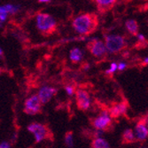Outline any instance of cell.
<instances>
[{"label": "cell", "mask_w": 148, "mask_h": 148, "mask_svg": "<svg viewBox=\"0 0 148 148\" xmlns=\"http://www.w3.org/2000/svg\"><path fill=\"white\" fill-rule=\"evenodd\" d=\"M66 92H68L69 95H72V94L74 93V88L72 86H66Z\"/></svg>", "instance_id": "cell-19"}, {"label": "cell", "mask_w": 148, "mask_h": 148, "mask_svg": "<svg viewBox=\"0 0 148 148\" xmlns=\"http://www.w3.org/2000/svg\"><path fill=\"white\" fill-rule=\"evenodd\" d=\"M125 26H126L128 31L131 35H133V36L138 35V24L135 20H128L125 23Z\"/></svg>", "instance_id": "cell-13"}, {"label": "cell", "mask_w": 148, "mask_h": 148, "mask_svg": "<svg viewBox=\"0 0 148 148\" xmlns=\"http://www.w3.org/2000/svg\"><path fill=\"white\" fill-rule=\"evenodd\" d=\"M87 47L91 52V54L97 58H101L102 56L105 55V53L106 51L105 44L98 39L92 40V41L89 42Z\"/></svg>", "instance_id": "cell-7"}, {"label": "cell", "mask_w": 148, "mask_h": 148, "mask_svg": "<svg viewBox=\"0 0 148 148\" xmlns=\"http://www.w3.org/2000/svg\"><path fill=\"white\" fill-rule=\"evenodd\" d=\"M65 144L69 148H72L74 145L73 142V132L72 131H68L65 135Z\"/></svg>", "instance_id": "cell-17"}, {"label": "cell", "mask_w": 148, "mask_h": 148, "mask_svg": "<svg viewBox=\"0 0 148 148\" xmlns=\"http://www.w3.org/2000/svg\"><path fill=\"white\" fill-rule=\"evenodd\" d=\"M126 111H127V105L125 103H120L112 107L109 114L112 117H119L120 115L123 114Z\"/></svg>", "instance_id": "cell-12"}, {"label": "cell", "mask_w": 148, "mask_h": 148, "mask_svg": "<svg viewBox=\"0 0 148 148\" xmlns=\"http://www.w3.org/2000/svg\"><path fill=\"white\" fill-rule=\"evenodd\" d=\"M138 39L140 40V41H145V36H144L143 35L138 34Z\"/></svg>", "instance_id": "cell-22"}, {"label": "cell", "mask_w": 148, "mask_h": 148, "mask_svg": "<svg viewBox=\"0 0 148 148\" xmlns=\"http://www.w3.org/2000/svg\"><path fill=\"white\" fill-rule=\"evenodd\" d=\"M116 69H117V65H116V63H112L111 66H110V69L107 70L106 73V74H113L114 72H115Z\"/></svg>", "instance_id": "cell-18"}, {"label": "cell", "mask_w": 148, "mask_h": 148, "mask_svg": "<svg viewBox=\"0 0 148 148\" xmlns=\"http://www.w3.org/2000/svg\"><path fill=\"white\" fill-rule=\"evenodd\" d=\"M126 45L124 37L121 36L110 35L106 37V49L111 53H117L121 51L125 48Z\"/></svg>", "instance_id": "cell-3"}, {"label": "cell", "mask_w": 148, "mask_h": 148, "mask_svg": "<svg viewBox=\"0 0 148 148\" xmlns=\"http://www.w3.org/2000/svg\"><path fill=\"white\" fill-rule=\"evenodd\" d=\"M47 2H50L49 0H40L39 3H47Z\"/></svg>", "instance_id": "cell-23"}, {"label": "cell", "mask_w": 148, "mask_h": 148, "mask_svg": "<svg viewBox=\"0 0 148 148\" xmlns=\"http://www.w3.org/2000/svg\"><path fill=\"white\" fill-rule=\"evenodd\" d=\"M0 148H10V145L7 142H3L0 144Z\"/></svg>", "instance_id": "cell-21"}, {"label": "cell", "mask_w": 148, "mask_h": 148, "mask_svg": "<svg viewBox=\"0 0 148 148\" xmlns=\"http://www.w3.org/2000/svg\"><path fill=\"white\" fill-rule=\"evenodd\" d=\"M123 143H126V144L132 143L135 141V137H134V133L132 130L128 129L124 130V132L123 133Z\"/></svg>", "instance_id": "cell-16"}, {"label": "cell", "mask_w": 148, "mask_h": 148, "mask_svg": "<svg viewBox=\"0 0 148 148\" xmlns=\"http://www.w3.org/2000/svg\"><path fill=\"white\" fill-rule=\"evenodd\" d=\"M2 54H3V51L1 48H0V56H2Z\"/></svg>", "instance_id": "cell-24"}, {"label": "cell", "mask_w": 148, "mask_h": 148, "mask_svg": "<svg viewBox=\"0 0 148 148\" xmlns=\"http://www.w3.org/2000/svg\"><path fill=\"white\" fill-rule=\"evenodd\" d=\"M91 147L92 148H110V145L104 138H98L92 141Z\"/></svg>", "instance_id": "cell-15"}, {"label": "cell", "mask_w": 148, "mask_h": 148, "mask_svg": "<svg viewBox=\"0 0 148 148\" xmlns=\"http://www.w3.org/2000/svg\"><path fill=\"white\" fill-rule=\"evenodd\" d=\"M96 3L98 10L100 12L105 13L106 12L111 10L114 7L115 1L114 0H98V1H96Z\"/></svg>", "instance_id": "cell-11"}, {"label": "cell", "mask_w": 148, "mask_h": 148, "mask_svg": "<svg viewBox=\"0 0 148 148\" xmlns=\"http://www.w3.org/2000/svg\"><path fill=\"white\" fill-rule=\"evenodd\" d=\"M99 21L94 13H84L76 17L73 21V28L82 35H90L96 30Z\"/></svg>", "instance_id": "cell-1"}, {"label": "cell", "mask_w": 148, "mask_h": 148, "mask_svg": "<svg viewBox=\"0 0 148 148\" xmlns=\"http://www.w3.org/2000/svg\"><path fill=\"white\" fill-rule=\"evenodd\" d=\"M111 124V119L106 112H103L99 117H97L93 122V126L97 130H106Z\"/></svg>", "instance_id": "cell-8"}, {"label": "cell", "mask_w": 148, "mask_h": 148, "mask_svg": "<svg viewBox=\"0 0 148 148\" xmlns=\"http://www.w3.org/2000/svg\"><path fill=\"white\" fill-rule=\"evenodd\" d=\"M28 130L29 131L34 134L36 141L37 143L49 138V136L51 135V131L49 130V129L45 125L41 123H31L28 126Z\"/></svg>", "instance_id": "cell-4"}, {"label": "cell", "mask_w": 148, "mask_h": 148, "mask_svg": "<svg viewBox=\"0 0 148 148\" xmlns=\"http://www.w3.org/2000/svg\"><path fill=\"white\" fill-rule=\"evenodd\" d=\"M41 111V102H40L37 95H33L25 101L24 112L28 114H36Z\"/></svg>", "instance_id": "cell-5"}, {"label": "cell", "mask_w": 148, "mask_h": 148, "mask_svg": "<svg viewBox=\"0 0 148 148\" xmlns=\"http://www.w3.org/2000/svg\"><path fill=\"white\" fill-rule=\"evenodd\" d=\"M83 59V52L78 48H74L70 51V60L73 63H77Z\"/></svg>", "instance_id": "cell-14"}, {"label": "cell", "mask_w": 148, "mask_h": 148, "mask_svg": "<svg viewBox=\"0 0 148 148\" xmlns=\"http://www.w3.org/2000/svg\"><path fill=\"white\" fill-rule=\"evenodd\" d=\"M126 68V64L123 63V62H121L118 66H117V69L119 70H124V69Z\"/></svg>", "instance_id": "cell-20"}, {"label": "cell", "mask_w": 148, "mask_h": 148, "mask_svg": "<svg viewBox=\"0 0 148 148\" xmlns=\"http://www.w3.org/2000/svg\"><path fill=\"white\" fill-rule=\"evenodd\" d=\"M56 93H57L56 89L51 88V87H48V86H45V87L40 89L37 97H38L40 102L43 103V104H45V103H48Z\"/></svg>", "instance_id": "cell-9"}, {"label": "cell", "mask_w": 148, "mask_h": 148, "mask_svg": "<svg viewBox=\"0 0 148 148\" xmlns=\"http://www.w3.org/2000/svg\"><path fill=\"white\" fill-rule=\"evenodd\" d=\"M36 27L43 35L49 36L55 31L57 23L54 18L48 13H39L36 16Z\"/></svg>", "instance_id": "cell-2"}, {"label": "cell", "mask_w": 148, "mask_h": 148, "mask_svg": "<svg viewBox=\"0 0 148 148\" xmlns=\"http://www.w3.org/2000/svg\"><path fill=\"white\" fill-rule=\"evenodd\" d=\"M135 134L136 137L138 140H145L148 136V130H147V124L146 121L144 123V121H140L139 123L135 127Z\"/></svg>", "instance_id": "cell-10"}, {"label": "cell", "mask_w": 148, "mask_h": 148, "mask_svg": "<svg viewBox=\"0 0 148 148\" xmlns=\"http://www.w3.org/2000/svg\"><path fill=\"white\" fill-rule=\"evenodd\" d=\"M77 107L82 111L87 110L90 105V99L89 93L84 90H78L75 94Z\"/></svg>", "instance_id": "cell-6"}]
</instances>
